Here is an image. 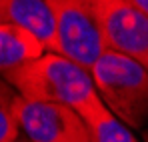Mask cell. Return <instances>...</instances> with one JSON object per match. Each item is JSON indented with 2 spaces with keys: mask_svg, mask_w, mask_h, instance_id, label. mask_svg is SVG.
Returning <instances> with one entry per match:
<instances>
[{
  "mask_svg": "<svg viewBox=\"0 0 148 142\" xmlns=\"http://www.w3.org/2000/svg\"><path fill=\"white\" fill-rule=\"evenodd\" d=\"M52 14V52L80 64L86 70L108 50L94 0H46Z\"/></svg>",
  "mask_w": 148,
  "mask_h": 142,
  "instance_id": "3",
  "label": "cell"
},
{
  "mask_svg": "<svg viewBox=\"0 0 148 142\" xmlns=\"http://www.w3.org/2000/svg\"><path fill=\"white\" fill-rule=\"evenodd\" d=\"M88 126L90 142H140L132 128H128L120 118H116L106 104L98 98L88 102L84 108L78 110Z\"/></svg>",
  "mask_w": 148,
  "mask_h": 142,
  "instance_id": "8",
  "label": "cell"
},
{
  "mask_svg": "<svg viewBox=\"0 0 148 142\" xmlns=\"http://www.w3.org/2000/svg\"><path fill=\"white\" fill-rule=\"evenodd\" d=\"M110 50L132 58L148 70V18L126 0H94Z\"/></svg>",
  "mask_w": 148,
  "mask_h": 142,
  "instance_id": "5",
  "label": "cell"
},
{
  "mask_svg": "<svg viewBox=\"0 0 148 142\" xmlns=\"http://www.w3.org/2000/svg\"><path fill=\"white\" fill-rule=\"evenodd\" d=\"M18 122L26 142H90L84 118L66 104L22 98Z\"/></svg>",
  "mask_w": 148,
  "mask_h": 142,
  "instance_id": "4",
  "label": "cell"
},
{
  "mask_svg": "<svg viewBox=\"0 0 148 142\" xmlns=\"http://www.w3.org/2000/svg\"><path fill=\"white\" fill-rule=\"evenodd\" d=\"M4 78L24 100L56 102L80 110L98 98L90 70L50 50L38 60L4 74Z\"/></svg>",
  "mask_w": 148,
  "mask_h": 142,
  "instance_id": "1",
  "label": "cell"
},
{
  "mask_svg": "<svg viewBox=\"0 0 148 142\" xmlns=\"http://www.w3.org/2000/svg\"><path fill=\"white\" fill-rule=\"evenodd\" d=\"M142 134H144V142H148V124H146V128L142 130Z\"/></svg>",
  "mask_w": 148,
  "mask_h": 142,
  "instance_id": "11",
  "label": "cell"
},
{
  "mask_svg": "<svg viewBox=\"0 0 148 142\" xmlns=\"http://www.w3.org/2000/svg\"><path fill=\"white\" fill-rule=\"evenodd\" d=\"M92 78L106 108L132 130L148 124V70L116 50H106L92 66Z\"/></svg>",
  "mask_w": 148,
  "mask_h": 142,
  "instance_id": "2",
  "label": "cell"
},
{
  "mask_svg": "<svg viewBox=\"0 0 148 142\" xmlns=\"http://www.w3.org/2000/svg\"><path fill=\"white\" fill-rule=\"evenodd\" d=\"M20 104L22 96L4 76H0V142H18L20 138Z\"/></svg>",
  "mask_w": 148,
  "mask_h": 142,
  "instance_id": "9",
  "label": "cell"
},
{
  "mask_svg": "<svg viewBox=\"0 0 148 142\" xmlns=\"http://www.w3.org/2000/svg\"><path fill=\"white\" fill-rule=\"evenodd\" d=\"M126 2H128L132 8H136L140 14H144V16L148 18V0H126Z\"/></svg>",
  "mask_w": 148,
  "mask_h": 142,
  "instance_id": "10",
  "label": "cell"
},
{
  "mask_svg": "<svg viewBox=\"0 0 148 142\" xmlns=\"http://www.w3.org/2000/svg\"><path fill=\"white\" fill-rule=\"evenodd\" d=\"M16 24L32 30L52 52L54 28L46 0H0V26Z\"/></svg>",
  "mask_w": 148,
  "mask_h": 142,
  "instance_id": "7",
  "label": "cell"
},
{
  "mask_svg": "<svg viewBox=\"0 0 148 142\" xmlns=\"http://www.w3.org/2000/svg\"><path fill=\"white\" fill-rule=\"evenodd\" d=\"M48 52L46 44L24 26H0V76L38 60Z\"/></svg>",
  "mask_w": 148,
  "mask_h": 142,
  "instance_id": "6",
  "label": "cell"
}]
</instances>
